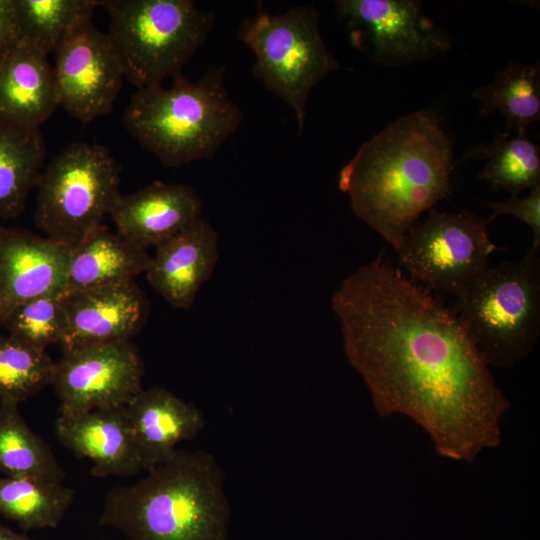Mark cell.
Listing matches in <instances>:
<instances>
[{
    "label": "cell",
    "instance_id": "6da1fadb",
    "mask_svg": "<svg viewBox=\"0 0 540 540\" xmlns=\"http://www.w3.org/2000/svg\"><path fill=\"white\" fill-rule=\"evenodd\" d=\"M348 362L376 413L403 415L446 459L473 463L502 440L511 403L454 311L381 256L333 293Z\"/></svg>",
    "mask_w": 540,
    "mask_h": 540
},
{
    "label": "cell",
    "instance_id": "7a4b0ae2",
    "mask_svg": "<svg viewBox=\"0 0 540 540\" xmlns=\"http://www.w3.org/2000/svg\"><path fill=\"white\" fill-rule=\"evenodd\" d=\"M453 141L432 109L402 116L340 170L354 214L396 252L407 230L453 191Z\"/></svg>",
    "mask_w": 540,
    "mask_h": 540
},
{
    "label": "cell",
    "instance_id": "3957f363",
    "mask_svg": "<svg viewBox=\"0 0 540 540\" xmlns=\"http://www.w3.org/2000/svg\"><path fill=\"white\" fill-rule=\"evenodd\" d=\"M231 505L225 475L204 450L177 449L138 482L105 498L101 527L129 540H229Z\"/></svg>",
    "mask_w": 540,
    "mask_h": 540
},
{
    "label": "cell",
    "instance_id": "277c9868",
    "mask_svg": "<svg viewBox=\"0 0 540 540\" xmlns=\"http://www.w3.org/2000/svg\"><path fill=\"white\" fill-rule=\"evenodd\" d=\"M225 72L212 67L195 82L180 74L169 87L137 89L123 114L126 130L165 167L211 159L243 118L227 92Z\"/></svg>",
    "mask_w": 540,
    "mask_h": 540
},
{
    "label": "cell",
    "instance_id": "5b68a950",
    "mask_svg": "<svg viewBox=\"0 0 540 540\" xmlns=\"http://www.w3.org/2000/svg\"><path fill=\"white\" fill-rule=\"evenodd\" d=\"M540 246L531 244L518 261H502L456 298L452 309L490 367L523 360L540 331Z\"/></svg>",
    "mask_w": 540,
    "mask_h": 540
},
{
    "label": "cell",
    "instance_id": "8992f818",
    "mask_svg": "<svg viewBox=\"0 0 540 540\" xmlns=\"http://www.w3.org/2000/svg\"><path fill=\"white\" fill-rule=\"evenodd\" d=\"M125 78L137 89L182 74L206 41L215 13L191 0H98Z\"/></svg>",
    "mask_w": 540,
    "mask_h": 540
},
{
    "label": "cell",
    "instance_id": "52a82bcc",
    "mask_svg": "<svg viewBox=\"0 0 540 540\" xmlns=\"http://www.w3.org/2000/svg\"><path fill=\"white\" fill-rule=\"evenodd\" d=\"M237 37L255 55L254 75L291 108L302 133L311 90L339 68L322 38L317 10L303 5L273 14L259 4Z\"/></svg>",
    "mask_w": 540,
    "mask_h": 540
},
{
    "label": "cell",
    "instance_id": "ba28073f",
    "mask_svg": "<svg viewBox=\"0 0 540 540\" xmlns=\"http://www.w3.org/2000/svg\"><path fill=\"white\" fill-rule=\"evenodd\" d=\"M121 166L104 146L73 142L42 170L35 225L74 247L103 224L120 195Z\"/></svg>",
    "mask_w": 540,
    "mask_h": 540
},
{
    "label": "cell",
    "instance_id": "9c48e42d",
    "mask_svg": "<svg viewBox=\"0 0 540 540\" xmlns=\"http://www.w3.org/2000/svg\"><path fill=\"white\" fill-rule=\"evenodd\" d=\"M491 222L468 209L451 213L432 208L407 230L396 251L399 265L412 281L456 299L489 267V256L497 249L489 234Z\"/></svg>",
    "mask_w": 540,
    "mask_h": 540
},
{
    "label": "cell",
    "instance_id": "30bf717a",
    "mask_svg": "<svg viewBox=\"0 0 540 540\" xmlns=\"http://www.w3.org/2000/svg\"><path fill=\"white\" fill-rule=\"evenodd\" d=\"M352 45L378 64L404 66L447 52L450 36L414 0H338Z\"/></svg>",
    "mask_w": 540,
    "mask_h": 540
},
{
    "label": "cell",
    "instance_id": "8fae6325",
    "mask_svg": "<svg viewBox=\"0 0 540 540\" xmlns=\"http://www.w3.org/2000/svg\"><path fill=\"white\" fill-rule=\"evenodd\" d=\"M144 365L131 340L64 352L51 385L60 415L125 406L142 389Z\"/></svg>",
    "mask_w": 540,
    "mask_h": 540
},
{
    "label": "cell",
    "instance_id": "7c38bea8",
    "mask_svg": "<svg viewBox=\"0 0 540 540\" xmlns=\"http://www.w3.org/2000/svg\"><path fill=\"white\" fill-rule=\"evenodd\" d=\"M55 55L59 106L82 123L109 114L125 78L109 34L90 20L78 27Z\"/></svg>",
    "mask_w": 540,
    "mask_h": 540
},
{
    "label": "cell",
    "instance_id": "4fadbf2b",
    "mask_svg": "<svg viewBox=\"0 0 540 540\" xmlns=\"http://www.w3.org/2000/svg\"><path fill=\"white\" fill-rule=\"evenodd\" d=\"M71 247L0 224V319L19 304L64 292Z\"/></svg>",
    "mask_w": 540,
    "mask_h": 540
},
{
    "label": "cell",
    "instance_id": "5bb4252c",
    "mask_svg": "<svg viewBox=\"0 0 540 540\" xmlns=\"http://www.w3.org/2000/svg\"><path fill=\"white\" fill-rule=\"evenodd\" d=\"M65 303L62 353L131 340L148 314V301L134 281L65 294Z\"/></svg>",
    "mask_w": 540,
    "mask_h": 540
},
{
    "label": "cell",
    "instance_id": "9a60e30c",
    "mask_svg": "<svg viewBox=\"0 0 540 540\" xmlns=\"http://www.w3.org/2000/svg\"><path fill=\"white\" fill-rule=\"evenodd\" d=\"M197 192L184 184L154 181L115 200L110 217L117 234L146 250L173 237L201 217Z\"/></svg>",
    "mask_w": 540,
    "mask_h": 540
},
{
    "label": "cell",
    "instance_id": "2e32d148",
    "mask_svg": "<svg viewBox=\"0 0 540 540\" xmlns=\"http://www.w3.org/2000/svg\"><path fill=\"white\" fill-rule=\"evenodd\" d=\"M219 256L218 235L199 218L155 247L146 277L151 287L178 309H190L211 278Z\"/></svg>",
    "mask_w": 540,
    "mask_h": 540
},
{
    "label": "cell",
    "instance_id": "e0dca14e",
    "mask_svg": "<svg viewBox=\"0 0 540 540\" xmlns=\"http://www.w3.org/2000/svg\"><path fill=\"white\" fill-rule=\"evenodd\" d=\"M54 432L61 445L92 461L93 477L132 476L144 471L124 406L59 414Z\"/></svg>",
    "mask_w": 540,
    "mask_h": 540
},
{
    "label": "cell",
    "instance_id": "ac0fdd59",
    "mask_svg": "<svg viewBox=\"0 0 540 540\" xmlns=\"http://www.w3.org/2000/svg\"><path fill=\"white\" fill-rule=\"evenodd\" d=\"M124 409L145 471L170 458L206 424L199 408L161 386L142 388Z\"/></svg>",
    "mask_w": 540,
    "mask_h": 540
},
{
    "label": "cell",
    "instance_id": "d6986e66",
    "mask_svg": "<svg viewBox=\"0 0 540 540\" xmlns=\"http://www.w3.org/2000/svg\"><path fill=\"white\" fill-rule=\"evenodd\" d=\"M58 106L48 54L22 38L0 58V123L36 129Z\"/></svg>",
    "mask_w": 540,
    "mask_h": 540
},
{
    "label": "cell",
    "instance_id": "ffe728a7",
    "mask_svg": "<svg viewBox=\"0 0 540 540\" xmlns=\"http://www.w3.org/2000/svg\"><path fill=\"white\" fill-rule=\"evenodd\" d=\"M150 256L102 224L71 248L65 294L134 281Z\"/></svg>",
    "mask_w": 540,
    "mask_h": 540
},
{
    "label": "cell",
    "instance_id": "44dd1931",
    "mask_svg": "<svg viewBox=\"0 0 540 540\" xmlns=\"http://www.w3.org/2000/svg\"><path fill=\"white\" fill-rule=\"evenodd\" d=\"M46 157L39 128L0 123V220L19 216L37 186Z\"/></svg>",
    "mask_w": 540,
    "mask_h": 540
},
{
    "label": "cell",
    "instance_id": "7402d4cb",
    "mask_svg": "<svg viewBox=\"0 0 540 540\" xmlns=\"http://www.w3.org/2000/svg\"><path fill=\"white\" fill-rule=\"evenodd\" d=\"M19 404L0 401V474L62 483L66 472L50 446L25 422Z\"/></svg>",
    "mask_w": 540,
    "mask_h": 540
},
{
    "label": "cell",
    "instance_id": "603a6c76",
    "mask_svg": "<svg viewBox=\"0 0 540 540\" xmlns=\"http://www.w3.org/2000/svg\"><path fill=\"white\" fill-rule=\"evenodd\" d=\"M479 102V115L499 111L507 128L525 135L527 127L540 119V66L510 62L493 80L472 92Z\"/></svg>",
    "mask_w": 540,
    "mask_h": 540
},
{
    "label": "cell",
    "instance_id": "cb8c5ba5",
    "mask_svg": "<svg viewBox=\"0 0 540 540\" xmlns=\"http://www.w3.org/2000/svg\"><path fill=\"white\" fill-rule=\"evenodd\" d=\"M470 158L487 159L478 178L487 181L493 191L518 196L524 190L540 188V151L526 135L498 133L492 141L468 150L460 161Z\"/></svg>",
    "mask_w": 540,
    "mask_h": 540
},
{
    "label": "cell",
    "instance_id": "d4e9b609",
    "mask_svg": "<svg viewBox=\"0 0 540 540\" xmlns=\"http://www.w3.org/2000/svg\"><path fill=\"white\" fill-rule=\"evenodd\" d=\"M74 496V490L62 483L0 474V515L24 533L57 527Z\"/></svg>",
    "mask_w": 540,
    "mask_h": 540
},
{
    "label": "cell",
    "instance_id": "484cf974",
    "mask_svg": "<svg viewBox=\"0 0 540 540\" xmlns=\"http://www.w3.org/2000/svg\"><path fill=\"white\" fill-rule=\"evenodd\" d=\"M22 38L46 54L60 49L67 38L91 20L98 0H16Z\"/></svg>",
    "mask_w": 540,
    "mask_h": 540
},
{
    "label": "cell",
    "instance_id": "4316f807",
    "mask_svg": "<svg viewBox=\"0 0 540 540\" xmlns=\"http://www.w3.org/2000/svg\"><path fill=\"white\" fill-rule=\"evenodd\" d=\"M55 361L46 350L0 334V401L18 404L51 385Z\"/></svg>",
    "mask_w": 540,
    "mask_h": 540
},
{
    "label": "cell",
    "instance_id": "83f0119b",
    "mask_svg": "<svg viewBox=\"0 0 540 540\" xmlns=\"http://www.w3.org/2000/svg\"><path fill=\"white\" fill-rule=\"evenodd\" d=\"M8 334L40 350L60 344L67 329L65 293H52L16 306L3 325Z\"/></svg>",
    "mask_w": 540,
    "mask_h": 540
},
{
    "label": "cell",
    "instance_id": "f1b7e54d",
    "mask_svg": "<svg viewBox=\"0 0 540 540\" xmlns=\"http://www.w3.org/2000/svg\"><path fill=\"white\" fill-rule=\"evenodd\" d=\"M490 219L500 216H513L532 229V244L540 246V188L531 190L526 197L511 196L504 201L489 204Z\"/></svg>",
    "mask_w": 540,
    "mask_h": 540
},
{
    "label": "cell",
    "instance_id": "f546056e",
    "mask_svg": "<svg viewBox=\"0 0 540 540\" xmlns=\"http://www.w3.org/2000/svg\"><path fill=\"white\" fill-rule=\"evenodd\" d=\"M22 39L16 0H0V58Z\"/></svg>",
    "mask_w": 540,
    "mask_h": 540
},
{
    "label": "cell",
    "instance_id": "4dcf8cb0",
    "mask_svg": "<svg viewBox=\"0 0 540 540\" xmlns=\"http://www.w3.org/2000/svg\"><path fill=\"white\" fill-rule=\"evenodd\" d=\"M0 540H33L24 532H17L0 522Z\"/></svg>",
    "mask_w": 540,
    "mask_h": 540
},
{
    "label": "cell",
    "instance_id": "1f68e13d",
    "mask_svg": "<svg viewBox=\"0 0 540 540\" xmlns=\"http://www.w3.org/2000/svg\"><path fill=\"white\" fill-rule=\"evenodd\" d=\"M2 326V322H1V319H0V327Z\"/></svg>",
    "mask_w": 540,
    "mask_h": 540
}]
</instances>
